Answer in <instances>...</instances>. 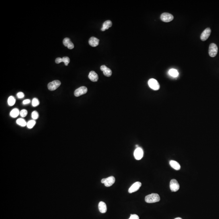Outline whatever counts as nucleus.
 <instances>
[{
  "mask_svg": "<svg viewBox=\"0 0 219 219\" xmlns=\"http://www.w3.org/2000/svg\"><path fill=\"white\" fill-rule=\"evenodd\" d=\"M160 200V197L159 194L154 193L146 196L145 198L146 202L149 203L158 202Z\"/></svg>",
  "mask_w": 219,
  "mask_h": 219,
  "instance_id": "obj_1",
  "label": "nucleus"
},
{
  "mask_svg": "<svg viewBox=\"0 0 219 219\" xmlns=\"http://www.w3.org/2000/svg\"><path fill=\"white\" fill-rule=\"evenodd\" d=\"M218 52V47L215 43H212L209 47V56L212 57H215Z\"/></svg>",
  "mask_w": 219,
  "mask_h": 219,
  "instance_id": "obj_2",
  "label": "nucleus"
},
{
  "mask_svg": "<svg viewBox=\"0 0 219 219\" xmlns=\"http://www.w3.org/2000/svg\"><path fill=\"white\" fill-rule=\"evenodd\" d=\"M148 84L151 89L155 91L158 90L160 88L159 83L157 80L153 78L150 79L148 81Z\"/></svg>",
  "mask_w": 219,
  "mask_h": 219,
  "instance_id": "obj_3",
  "label": "nucleus"
},
{
  "mask_svg": "<svg viewBox=\"0 0 219 219\" xmlns=\"http://www.w3.org/2000/svg\"><path fill=\"white\" fill-rule=\"evenodd\" d=\"M115 181V179L113 176H111L107 178L103 179L101 180V182L104 184L105 186L107 187L112 186Z\"/></svg>",
  "mask_w": 219,
  "mask_h": 219,
  "instance_id": "obj_4",
  "label": "nucleus"
},
{
  "mask_svg": "<svg viewBox=\"0 0 219 219\" xmlns=\"http://www.w3.org/2000/svg\"><path fill=\"white\" fill-rule=\"evenodd\" d=\"M61 84V82L58 80H55L53 81L48 84L47 87L48 89L51 91H54L55 90L59 87V86Z\"/></svg>",
  "mask_w": 219,
  "mask_h": 219,
  "instance_id": "obj_5",
  "label": "nucleus"
},
{
  "mask_svg": "<svg viewBox=\"0 0 219 219\" xmlns=\"http://www.w3.org/2000/svg\"><path fill=\"white\" fill-rule=\"evenodd\" d=\"M160 18L163 22H169L173 20L174 17L171 14L168 13H163L161 14Z\"/></svg>",
  "mask_w": 219,
  "mask_h": 219,
  "instance_id": "obj_6",
  "label": "nucleus"
},
{
  "mask_svg": "<svg viewBox=\"0 0 219 219\" xmlns=\"http://www.w3.org/2000/svg\"><path fill=\"white\" fill-rule=\"evenodd\" d=\"M170 187L172 192H176L179 190L180 186L178 181L176 179H173L171 180Z\"/></svg>",
  "mask_w": 219,
  "mask_h": 219,
  "instance_id": "obj_7",
  "label": "nucleus"
},
{
  "mask_svg": "<svg viewBox=\"0 0 219 219\" xmlns=\"http://www.w3.org/2000/svg\"><path fill=\"white\" fill-rule=\"evenodd\" d=\"M87 88L86 86H82L76 89L74 91V95L76 97H79L84 95L87 92Z\"/></svg>",
  "mask_w": 219,
  "mask_h": 219,
  "instance_id": "obj_8",
  "label": "nucleus"
},
{
  "mask_svg": "<svg viewBox=\"0 0 219 219\" xmlns=\"http://www.w3.org/2000/svg\"><path fill=\"white\" fill-rule=\"evenodd\" d=\"M134 156L137 160H140L143 156V151L140 147L137 148L134 152Z\"/></svg>",
  "mask_w": 219,
  "mask_h": 219,
  "instance_id": "obj_9",
  "label": "nucleus"
},
{
  "mask_svg": "<svg viewBox=\"0 0 219 219\" xmlns=\"http://www.w3.org/2000/svg\"><path fill=\"white\" fill-rule=\"evenodd\" d=\"M211 30L209 28H207L203 31L201 35L200 39L202 41H205L208 39L211 35Z\"/></svg>",
  "mask_w": 219,
  "mask_h": 219,
  "instance_id": "obj_10",
  "label": "nucleus"
},
{
  "mask_svg": "<svg viewBox=\"0 0 219 219\" xmlns=\"http://www.w3.org/2000/svg\"><path fill=\"white\" fill-rule=\"evenodd\" d=\"M142 185V183L140 182H136L134 183L130 187L128 190V192L130 193H132L136 192L139 190V188Z\"/></svg>",
  "mask_w": 219,
  "mask_h": 219,
  "instance_id": "obj_11",
  "label": "nucleus"
},
{
  "mask_svg": "<svg viewBox=\"0 0 219 219\" xmlns=\"http://www.w3.org/2000/svg\"><path fill=\"white\" fill-rule=\"evenodd\" d=\"M100 69L101 71L103 72V74L107 77H110L112 75V71L110 69L107 68L105 65H101Z\"/></svg>",
  "mask_w": 219,
  "mask_h": 219,
  "instance_id": "obj_12",
  "label": "nucleus"
},
{
  "mask_svg": "<svg viewBox=\"0 0 219 219\" xmlns=\"http://www.w3.org/2000/svg\"><path fill=\"white\" fill-rule=\"evenodd\" d=\"M62 62L64 63L65 65L66 66H68L69 63L70 62V58L67 57H63L62 58L58 57L55 60V62L57 64H59Z\"/></svg>",
  "mask_w": 219,
  "mask_h": 219,
  "instance_id": "obj_13",
  "label": "nucleus"
},
{
  "mask_svg": "<svg viewBox=\"0 0 219 219\" xmlns=\"http://www.w3.org/2000/svg\"><path fill=\"white\" fill-rule=\"evenodd\" d=\"M63 43L65 47H67L69 49H72L74 47L73 43L71 41L70 38L66 37L63 40Z\"/></svg>",
  "mask_w": 219,
  "mask_h": 219,
  "instance_id": "obj_14",
  "label": "nucleus"
},
{
  "mask_svg": "<svg viewBox=\"0 0 219 219\" xmlns=\"http://www.w3.org/2000/svg\"><path fill=\"white\" fill-rule=\"evenodd\" d=\"M99 40L95 37H92L89 39V43L90 45L93 47L97 46L99 43Z\"/></svg>",
  "mask_w": 219,
  "mask_h": 219,
  "instance_id": "obj_15",
  "label": "nucleus"
},
{
  "mask_svg": "<svg viewBox=\"0 0 219 219\" xmlns=\"http://www.w3.org/2000/svg\"><path fill=\"white\" fill-rule=\"evenodd\" d=\"M89 78L92 82H96L98 81L99 77L95 72L92 71L89 74Z\"/></svg>",
  "mask_w": 219,
  "mask_h": 219,
  "instance_id": "obj_16",
  "label": "nucleus"
},
{
  "mask_svg": "<svg viewBox=\"0 0 219 219\" xmlns=\"http://www.w3.org/2000/svg\"><path fill=\"white\" fill-rule=\"evenodd\" d=\"M99 211L102 213H104L107 211V206L105 202L102 201L99 202L98 205Z\"/></svg>",
  "mask_w": 219,
  "mask_h": 219,
  "instance_id": "obj_17",
  "label": "nucleus"
},
{
  "mask_svg": "<svg viewBox=\"0 0 219 219\" xmlns=\"http://www.w3.org/2000/svg\"><path fill=\"white\" fill-rule=\"evenodd\" d=\"M112 26V22L111 20H106L103 24L101 31H104L108 29L109 28L111 27Z\"/></svg>",
  "mask_w": 219,
  "mask_h": 219,
  "instance_id": "obj_18",
  "label": "nucleus"
},
{
  "mask_svg": "<svg viewBox=\"0 0 219 219\" xmlns=\"http://www.w3.org/2000/svg\"><path fill=\"white\" fill-rule=\"evenodd\" d=\"M170 164L173 169L177 171L181 169V166L179 163L174 160H171V161H170Z\"/></svg>",
  "mask_w": 219,
  "mask_h": 219,
  "instance_id": "obj_19",
  "label": "nucleus"
},
{
  "mask_svg": "<svg viewBox=\"0 0 219 219\" xmlns=\"http://www.w3.org/2000/svg\"><path fill=\"white\" fill-rule=\"evenodd\" d=\"M20 114L19 110L17 108L13 109L10 113V115L12 118H16Z\"/></svg>",
  "mask_w": 219,
  "mask_h": 219,
  "instance_id": "obj_20",
  "label": "nucleus"
},
{
  "mask_svg": "<svg viewBox=\"0 0 219 219\" xmlns=\"http://www.w3.org/2000/svg\"><path fill=\"white\" fill-rule=\"evenodd\" d=\"M16 123L17 124L22 127H25L27 125V123L24 119L19 118L16 121Z\"/></svg>",
  "mask_w": 219,
  "mask_h": 219,
  "instance_id": "obj_21",
  "label": "nucleus"
},
{
  "mask_svg": "<svg viewBox=\"0 0 219 219\" xmlns=\"http://www.w3.org/2000/svg\"><path fill=\"white\" fill-rule=\"evenodd\" d=\"M16 99L13 96H10L8 99V104L10 106H13L16 103Z\"/></svg>",
  "mask_w": 219,
  "mask_h": 219,
  "instance_id": "obj_22",
  "label": "nucleus"
},
{
  "mask_svg": "<svg viewBox=\"0 0 219 219\" xmlns=\"http://www.w3.org/2000/svg\"><path fill=\"white\" fill-rule=\"evenodd\" d=\"M169 74L170 76L173 77H177L179 75L178 71L175 69H172L169 71Z\"/></svg>",
  "mask_w": 219,
  "mask_h": 219,
  "instance_id": "obj_23",
  "label": "nucleus"
},
{
  "mask_svg": "<svg viewBox=\"0 0 219 219\" xmlns=\"http://www.w3.org/2000/svg\"><path fill=\"white\" fill-rule=\"evenodd\" d=\"M36 124V121L34 120H30L27 123V127L29 129H32L33 128Z\"/></svg>",
  "mask_w": 219,
  "mask_h": 219,
  "instance_id": "obj_24",
  "label": "nucleus"
},
{
  "mask_svg": "<svg viewBox=\"0 0 219 219\" xmlns=\"http://www.w3.org/2000/svg\"><path fill=\"white\" fill-rule=\"evenodd\" d=\"M39 104V101L37 98H34L33 99L32 101V105L33 106L36 107Z\"/></svg>",
  "mask_w": 219,
  "mask_h": 219,
  "instance_id": "obj_25",
  "label": "nucleus"
},
{
  "mask_svg": "<svg viewBox=\"0 0 219 219\" xmlns=\"http://www.w3.org/2000/svg\"><path fill=\"white\" fill-rule=\"evenodd\" d=\"M39 114L38 112L36 111H34L32 113L31 117L33 120H35L38 119L39 117Z\"/></svg>",
  "mask_w": 219,
  "mask_h": 219,
  "instance_id": "obj_26",
  "label": "nucleus"
},
{
  "mask_svg": "<svg viewBox=\"0 0 219 219\" xmlns=\"http://www.w3.org/2000/svg\"><path fill=\"white\" fill-rule=\"evenodd\" d=\"M28 114V111L25 109H23L20 111V116L22 117H25Z\"/></svg>",
  "mask_w": 219,
  "mask_h": 219,
  "instance_id": "obj_27",
  "label": "nucleus"
},
{
  "mask_svg": "<svg viewBox=\"0 0 219 219\" xmlns=\"http://www.w3.org/2000/svg\"><path fill=\"white\" fill-rule=\"evenodd\" d=\"M17 96L19 99H22L24 97V94L23 92H20L17 94Z\"/></svg>",
  "mask_w": 219,
  "mask_h": 219,
  "instance_id": "obj_28",
  "label": "nucleus"
},
{
  "mask_svg": "<svg viewBox=\"0 0 219 219\" xmlns=\"http://www.w3.org/2000/svg\"><path fill=\"white\" fill-rule=\"evenodd\" d=\"M129 219H139V216L136 214H131Z\"/></svg>",
  "mask_w": 219,
  "mask_h": 219,
  "instance_id": "obj_29",
  "label": "nucleus"
},
{
  "mask_svg": "<svg viewBox=\"0 0 219 219\" xmlns=\"http://www.w3.org/2000/svg\"><path fill=\"white\" fill-rule=\"evenodd\" d=\"M30 102H31V100L29 99H26L24 100L22 102V103L23 105H26L29 104Z\"/></svg>",
  "mask_w": 219,
  "mask_h": 219,
  "instance_id": "obj_30",
  "label": "nucleus"
},
{
  "mask_svg": "<svg viewBox=\"0 0 219 219\" xmlns=\"http://www.w3.org/2000/svg\"><path fill=\"white\" fill-rule=\"evenodd\" d=\"M175 219H182V218H181V217H177V218H175Z\"/></svg>",
  "mask_w": 219,
  "mask_h": 219,
  "instance_id": "obj_31",
  "label": "nucleus"
}]
</instances>
